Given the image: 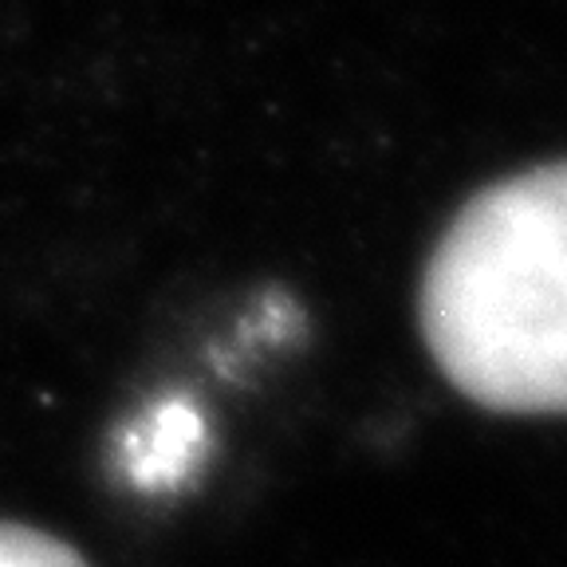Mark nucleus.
<instances>
[{
    "label": "nucleus",
    "instance_id": "f257e3e1",
    "mask_svg": "<svg viewBox=\"0 0 567 567\" xmlns=\"http://www.w3.org/2000/svg\"><path fill=\"white\" fill-rule=\"evenodd\" d=\"M422 331L465 399L567 414V162L496 182L453 217L422 280Z\"/></svg>",
    "mask_w": 567,
    "mask_h": 567
},
{
    "label": "nucleus",
    "instance_id": "f03ea898",
    "mask_svg": "<svg viewBox=\"0 0 567 567\" xmlns=\"http://www.w3.org/2000/svg\"><path fill=\"white\" fill-rule=\"evenodd\" d=\"M205 450H209V430L202 410L186 394H174L154 402L138 422L126 425L118 442V473L138 493H169L186 485L189 473H197Z\"/></svg>",
    "mask_w": 567,
    "mask_h": 567
},
{
    "label": "nucleus",
    "instance_id": "7ed1b4c3",
    "mask_svg": "<svg viewBox=\"0 0 567 567\" xmlns=\"http://www.w3.org/2000/svg\"><path fill=\"white\" fill-rule=\"evenodd\" d=\"M0 567H87L80 551H71L48 532L0 520Z\"/></svg>",
    "mask_w": 567,
    "mask_h": 567
}]
</instances>
